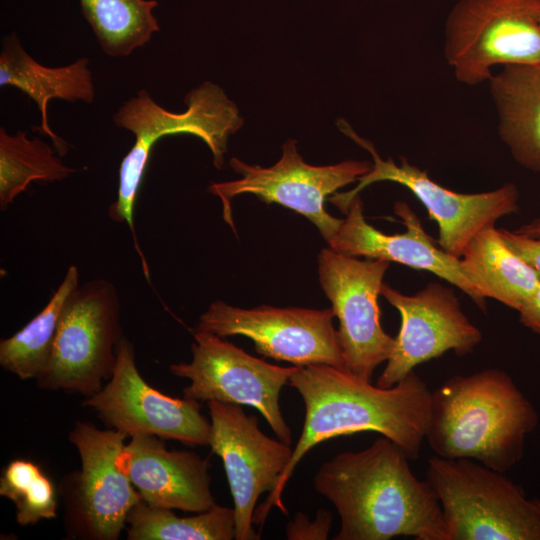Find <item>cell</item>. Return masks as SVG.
I'll list each match as a JSON object with an SVG mask.
<instances>
[{"label":"cell","instance_id":"6da1fadb","mask_svg":"<svg viewBox=\"0 0 540 540\" xmlns=\"http://www.w3.org/2000/svg\"><path fill=\"white\" fill-rule=\"evenodd\" d=\"M301 395L305 420L292 457L274 489L254 512L263 525L272 507L288 515L282 501L299 461L315 445L360 432H377L399 445L410 460L418 458L429 418L431 391L415 373L390 388L364 381L330 365L298 366L289 383Z\"/></svg>","mask_w":540,"mask_h":540},{"label":"cell","instance_id":"7a4b0ae2","mask_svg":"<svg viewBox=\"0 0 540 540\" xmlns=\"http://www.w3.org/2000/svg\"><path fill=\"white\" fill-rule=\"evenodd\" d=\"M405 451L382 436L357 452H342L316 472L315 490L340 517L334 540H445L441 505L427 480L417 478Z\"/></svg>","mask_w":540,"mask_h":540},{"label":"cell","instance_id":"3957f363","mask_svg":"<svg viewBox=\"0 0 540 540\" xmlns=\"http://www.w3.org/2000/svg\"><path fill=\"white\" fill-rule=\"evenodd\" d=\"M537 425L531 403L503 370L454 375L431 392L425 440L439 457L506 472Z\"/></svg>","mask_w":540,"mask_h":540},{"label":"cell","instance_id":"277c9868","mask_svg":"<svg viewBox=\"0 0 540 540\" xmlns=\"http://www.w3.org/2000/svg\"><path fill=\"white\" fill-rule=\"evenodd\" d=\"M426 480L441 505L445 540H540V500L503 472L435 455Z\"/></svg>","mask_w":540,"mask_h":540},{"label":"cell","instance_id":"5b68a950","mask_svg":"<svg viewBox=\"0 0 540 540\" xmlns=\"http://www.w3.org/2000/svg\"><path fill=\"white\" fill-rule=\"evenodd\" d=\"M122 336L116 286L103 278L79 284L63 307L49 360L35 379L38 387L95 394L112 376Z\"/></svg>","mask_w":540,"mask_h":540},{"label":"cell","instance_id":"8992f818","mask_svg":"<svg viewBox=\"0 0 540 540\" xmlns=\"http://www.w3.org/2000/svg\"><path fill=\"white\" fill-rule=\"evenodd\" d=\"M540 0H459L444 29V56L467 86L494 66L540 63Z\"/></svg>","mask_w":540,"mask_h":540},{"label":"cell","instance_id":"52a82bcc","mask_svg":"<svg viewBox=\"0 0 540 540\" xmlns=\"http://www.w3.org/2000/svg\"><path fill=\"white\" fill-rule=\"evenodd\" d=\"M184 112L168 111L157 104L145 90L123 103L114 114V123L135 137L119 168L117 199L124 205L135 204L154 145L163 137L191 134L206 143L213 164H224L229 137L243 125L237 106L216 84L204 82L190 91Z\"/></svg>","mask_w":540,"mask_h":540},{"label":"cell","instance_id":"ba28073f","mask_svg":"<svg viewBox=\"0 0 540 540\" xmlns=\"http://www.w3.org/2000/svg\"><path fill=\"white\" fill-rule=\"evenodd\" d=\"M128 436L76 421L68 440L77 449L81 468L61 485L69 536L87 540H117L131 509L142 500L121 466Z\"/></svg>","mask_w":540,"mask_h":540},{"label":"cell","instance_id":"9c48e42d","mask_svg":"<svg viewBox=\"0 0 540 540\" xmlns=\"http://www.w3.org/2000/svg\"><path fill=\"white\" fill-rule=\"evenodd\" d=\"M339 129L372 158L371 170L358 179L351 191L336 193L329 200L346 213L349 203L367 186L391 181L409 189L426 207L429 217L439 228L438 243L448 254L460 258L472 239L486 228L495 226L500 218L513 214L519 208V191L513 183L480 193H458L432 180L426 171L401 158L399 164L392 158L383 160L374 145L356 134L343 119Z\"/></svg>","mask_w":540,"mask_h":540},{"label":"cell","instance_id":"30bf717a","mask_svg":"<svg viewBox=\"0 0 540 540\" xmlns=\"http://www.w3.org/2000/svg\"><path fill=\"white\" fill-rule=\"evenodd\" d=\"M193 337L191 362L169 366L174 376L190 380L183 397L251 406L265 418L279 440L291 444L279 395L298 366L267 363L213 333L194 330Z\"/></svg>","mask_w":540,"mask_h":540},{"label":"cell","instance_id":"8fae6325","mask_svg":"<svg viewBox=\"0 0 540 540\" xmlns=\"http://www.w3.org/2000/svg\"><path fill=\"white\" fill-rule=\"evenodd\" d=\"M229 165L241 178L212 183L208 189L220 198L223 218L232 229L231 200L237 195L251 193L266 203H278L305 216L326 242L342 222L325 210L327 197L358 181L372 168L371 162L356 160L327 166L307 164L297 152L296 140L292 139L282 145V157L271 167L249 165L237 158H232Z\"/></svg>","mask_w":540,"mask_h":540},{"label":"cell","instance_id":"7c38bea8","mask_svg":"<svg viewBox=\"0 0 540 540\" xmlns=\"http://www.w3.org/2000/svg\"><path fill=\"white\" fill-rule=\"evenodd\" d=\"M389 265L385 260H360L331 248L318 255L320 285L339 321L344 370L368 382L375 369L388 360L394 345V338L380 324L378 306Z\"/></svg>","mask_w":540,"mask_h":540},{"label":"cell","instance_id":"4fadbf2b","mask_svg":"<svg viewBox=\"0 0 540 540\" xmlns=\"http://www.w3.org/2000/svg\"><path fill=\"white\" fill-rule=\"evenodd\" d=\"M82 406L128 437L144 434L190 445L209 444L211 421L201 413L200 403L151 387L138 371L133 344L124 336L117 345L112 376Z\"/></svg>","mask_w":540,"mask_h":540},{"label":"cell","instance_id":"5bb4252c","mask_svg":"<svg viewBox=\"0 0 540 540\" xmlns=\"http://www.w3.org/2000/svg\"><path fill=\"white\" fill-rule=\"evenodd\" d=\"M332 308L242 309L223 301L212 302L194 328L220 337L250 338L258 353L295 366L330 365L344 369Z\"/></svg>","mask_w":540,"mask_h":540},{"label":"cell","instance_id":"9a60e30c","mask_svg":"<svg viewBox=\"0 0 540 540\" xmlns=\"http://www.w3.org/2000/svg\"><path fill=\"white\" fill-rule=\"evenodd\" d=\"M211 418L209 446L225 469L234 501L235 539L256 540L253 516L259 496L274 489L292 457V448L266 436L258 418L238 404L207 402Z\"/></svg>","mask_w":540,"mask_h":540},{"label":"cell","instance_id":"2e32d148","mask_svg":"<svg viewBox=\"0 0 540 540\" xmlns=\"http://www.w3.org/2000/svg\"><path fill=\"white\" fill-rule=\"evenodd\" d=\"M380 294L399 312L401 326L376 381L379 387L394 386L416 366L445 352L469 354L482 341L481 331L464 314L449 287L430 283L405 295L383 283Z\"/></svg>","mask_w":540,"mask_h":540},{"label":"cell","instance_id":"e0dca14e","mask_svg":"<svg viewBox=\"0 0 540 540\" xmlns=\"http://www.w3.org/2000/svg\"><path fill=\"white\" fill-rule=\"evenodd\" d=\"M394 212L405 226V231L387 235L365 220L363 204L357 195L349 203L339 228L327 242L329 248L348 256L381 259L428 271L459 288L485 310L486 299L464 276L460 258L435 245L407 203L396 202Z\"/></svg>","mask_w":540,"mask_h":540},{"label":"cell","instance_id":"ac0fdd59","mask_svg":"<svg viewBox=\"0 0 540 540\" xmlns=\"http://www.w3.org/2000/svg\"><path fill=\"white\" fill-rule=\"evenodd\" d=\"M130 438L121 453V466L145 503L196 513L216 504L207 459L192 451L169 450L157 436Z\"/></svg>","mask_w":540,"mask_h":540},{"label":"cell","instance_id":"d6986e66","mask_svg":"<svg viewBox=\"0 0 540 540\" xmlns=\"http://www.w3.org/2000/svg\"><path fill=\"white\" fill-rule=\"evenodd\" d=\"M87 58H79L62 67H47L33 59L15 33L3 38L0 52V86H12L35 102L41 115L38 129L52 139L60 156L67 143L58 137L48 123L47 106L52 99L92 103L95 88Z\"/></svg>","mask_w":540,"mask_h":540},{"label":"cell","instance_id":"ffe728a7","mask_svg":"<svg viewBox=\"0 0 540 540\" xmlns=\"http://www.w3.org/2000/svg\"><path fill=\"white\" fill-rule=\"evenodd\" d=\"M489 84L501 140L518 164L540 172V63L503 66Z\"/></svg>","mask_w":540,"mask_h":540},{"label":"cell","instance_id":"44dd1931","mask_svg":"<svg viewBox=\"0 0 540 540\" xmlns=\"http://www.w3.org/2000/svg\"><path fill=\"white\" fill-rule=\"evenodd\" d=\"M464 276L482 296L518 310L540 284L535 271L489 227L476 235L460 257Z\"/></svg>","mask_w":540,"mask_h":540},{"label":"cell","instance_id":"7402d4cb","mask_svg":"<svg viewBox=\"0 0 540 540\" xmlns=\"http://www.w3.org/2000/svg\"><path fill=\"white\" fill-rule=\"evenodd\" d=\"M79 285V271L70 265L46 306L22 329L0 341V365L22 380L36 379L45 368L63 307Z\"/></svg>","mask_w":540,"mask_h":540},{"label":"cell","instance_id":"603a6c76","mask_svg":"<svg viewBox=\"0 0 540 540\" xmlns=\"http://www.w3.org/2000/svg\"><path fill=\"white\" fill-rule=\"evenodd\" d=\"M77 170L67 166L54 146L26 131L10 135L0 128V208L6 210L35 181H61Z\"/></svg>","mask_w":540,"mask_h":540},{"label":"cell","instance_id":"cb8c5ba5","mask_svg":"<svg viewBox=\"0 0 540 540\" xmlns=\"http://www.w3.org/2000/svg\"><path fill=\"white\" fill-rule=\"evenodd\" d=\"M126 532L128 540H232L235 511L214 504L197 515L178 517L172 509L141 500L127 516Z\"/></svg>","mask_w":540,"mask_h":540},{"label":"cell","instance_id":"d4e9b609","mask_svg":"<svg viewBox=\"0 0 540 540\" xmlns=\"http://www.w3.org/2000/svg\"><path fill=\"white\" fill-rule=\"evenodd\" d=\"M82 12L103 52L125 57L148 43L159 25L156 0H80Z\"/></svg>","mask_w":540,"mask_h":540},{"label":"cell","instance_id":"484cf974","mask_svg":"<svg viewBox=\"0 0 540 540\" xmlns=\"http://www.w3.org/2000/svg\"><path fill=\"white\" fill-rule=\"evenodd\" d=\"M0 495L15 504L16 521L21 526L56 518L55 486L41 467L31 460L10 461L0 477Z\"/></svg>","mask_w":540,"mask_h":540},{"label":"cell","instance_id":"4316f807","mask_svg":"<svg viewBox=\"0 0 540 540\" xmlns=\"http://www.w3.org/2000/svg\"><path fill=\"white\" fill-rule=\"evenodd\" d=\"M331 524L332 515L325 509H320L313 521L305 513L298 512L286 526V537L289 540H324L328 538Z\"/></svg>","mask_w":540,"mask_h":540},{"label":"cell","instance_id":"83f0119b","mask_svg":"<svg viewBox=\"0 0 540 540\" xmlns=\"http://www.w3.org/2000/svg\"><path fill=\"white\" fill-rule=\"evenodd\" d=\"M506 244L522 258L540 279V237H531L507 229H499Z\"/></svg>","mask_w":540,"mask_h":540},{"label":"cell","instance_id":"f1b7e54d","mask_svg":"<svg viewBox=\"0 0 540 540\" xmlns=\"http://www.w3.org/2000/svg\"><path fill=\"white\" fill-rule=\"evenodd\" d=\"M517 312L520 322L540 335V284Z\"/></svg>","mask_w":540,"mask_h":540},{"label":"cell","instance_id":"f546056e","mask_svg":"<svg viewBox=\"0 0 540 540\" xmlns=\"http://www.w3.org/2000/svg\"><path fill=\"white\" fill-rule=\"evenodd\" d=\"M514 231L526 236L540 237V218H536L528 223H525Z\"/></svg>","mask_w":540,"mask_h":540},{"label":"cell","instance_id":"4dcf8cb0","mask_svg":"<svg viewBox=\"0 0 540 540\" xmlns=\"http://www.w3.org/2000/svg\"><path fill=\"white\" fill-rule=\"evenodd\" d=\"M539 22H540V14H539Z\"/></svg>","mask_w":540,"mask_h":540}]
</instances>
